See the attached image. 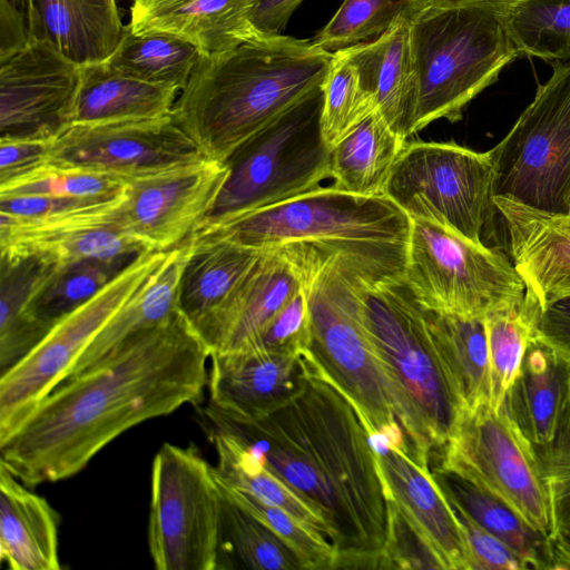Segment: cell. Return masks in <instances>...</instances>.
<instances>
[{"instance_id":"cell-1","label":"cell","mask_w":570,"mask_h":570,"mask_svg":"<svg viewBox=\"0 0 570 570\" xmlns=\"http://www.w3.org/2000/svg\"><path fill=\"white\" fill-rule=\"evenodd\" d=\"M209 351L178 311L53 389L0 436V464L29 488L76 475L129 429L196 404Z\"/></svg>"},{"instance_id":"cell-2","label":"cell","mask_w":570,"mask_h":570,"mask_svg":"<svg viewBox=\"0 0 570 570\" xmlns=\"http://www.w3.org/2000/svg\"><path fill=\"white\" fill-rule=\"evenodd\" d=\"M333 57L312 40L283 35L202 53L171 115L206 158L225 163L250 136L321 87Z\"/></svg>"},{"instance_id":"cell-3","label":"cell","mask_w":570,"mask_h":570,"mask_svg":"<svg viewBox=\"0 0 570 570\" xmlns=\"http://www.w3.org/2000/svg\"><path fill=\"white\" fill-rule=\"evenodd\" d=\"M274 248L294 265L307 298L306 358L315 366L314 375L335 385L352 402L372 436L411 454L396 417L390 379L362 309L365 283L377 281L338 253L303 244Z\"/></svg>"},{"instance_id":"cell-4","label":"cell","mask_w":570,"mask_h":570,"mask_svg":"<svg viewBox=\"0 0 570 570\" xmlns=\"http://www.w3.org/2000/svg\"><path fill=\"white\" fill-rule=\"evenodd\" d=\"M335 505V569H390L389 500L364 420L332 383L313 375L279 410Z\"/></svg>"},{"instance_id":"cell-5","label":"cell","mask_w":570,"mask_h":570,"mask_svg":"<svg viewBox=\"0 0 570 570\" xmlns=\"http://www.w3.org/2000/svg\"><path fill=\"white\" fill-rule=\"evenodd\" d=\"M411 217L385 195L320 186L204 234L265 249L303 244L338 253L377 281L402 277ZM194 236V235H191Z\"/></svg>"},{"instance_id":"cell-6","label":"cell","mask_w":570,"mask_h":570,"mask_svg":"<svg viewBox=\"0 0 570 570\" xmlns=\"http://www.w3.org/2000/svg\"><path fill=\"white\" fill-rule=\"evenodd\" d=\"M505 0H428L411 19L416 86L414 134L464 108L520 57L504 20Z\"/></svg>"},{"instance_id":"cell-7","label":"cell","mask_w":570,"mask_h":570,"mask_svg":"<svg viewBox=\"0 0 570 570\" xmlns=\"http://www.w3.org/2000/svg\"><path fill=\"white\" fill-rule=\"evenodd\" d=\"M362 309L411 456L429 469L431 452L444 446L462 409L434 347L424 307L402 276L365 283Z\"/></svg>"},{"instance_id":"cell-8","label":"cell","mask_w":570,"mask_h":570,"mask_svg":"<svg viewBox=\"0 0 570 570\" xmlns=\"http://www.w3.org/2000/svg\"><path fill=\"white\" fill-rule=\"evenodd\" d=\"M318 87L250 136L226 159L227 177L193 235L311 191L331 178Z\"/></svg>"},{"instance_id":"cell-9","label":"cell","mask_w":570,"mask_h":570,"mask_svg":"<svg viewBox=\"0 0 570 570\" xmlns=\"http://www.w3.org/2000/svg\"><path fill=\"white\" fill-rule=\"evenodd\" d=\"M403 278L424 308L471 318L514 305L525 292L501 253L422 217H411Z\"/></svg>"},{"instance_id":"cell-10","label":"cell","mask_w":570,"mask_h":570,"mask_svg":"<svg viewBox=\"0 0 570 570\" xmlns=\"http://www.w3.org/2000/svg\"><path fill=\"white\" fill-rule=\"evenodd\" d=\"M224 495L194 446L164 443L153 460L148 548L158 570L222 569Z\"/></svg>"},{"instance_id":"cell-11","label":"cell","mask_w":570,"mask_h":570,"mask_svg":"<svg viewBox=\"0 0 570 570\" xmlns=\"http://www.w3.org/2000/svg\"><path fill=\"white\" fill-rule=\"evenodd\" d=\"M552 73L503 139L489 150L493 196L570 214V60L551 61Z\"/></svg>"},{"instance_id":"cell-12","label":"cell","mask_w":570,"mask_h":570,"mask_svg":"<svg viewBox=\"0 0 570 570\" xmlns=\"http://www.w3.org/2000/svg\"><path fill=\"white\" fill-rule=\"evenodd\" d=\"M438 470L456 474L503 501L530 527L549 537L550 503L534 445L489 402L461 410Z\"/></svg>"},{"instance_id":"cell-13","label":"cell","mask_w":570,"mask_h":570,"mask_svg":"<svg viewBox=\"0 0 570 570\" xmlns=\"http://www.w3.org/2000/svg\"><path fill=\"white\" fill-rule=\"evenodd\" d=\"M493 179L489 150L479 153L454 141H412L399 155L384 195L410 217L435 219L482 242L495 209Z\"/></svg>"},{"instance_id":"cell-14","label":"cell","mask_w":570,"mask_h":570,"mask_svg":"<svg viewBox=\"0 0 570 570\" xmlns=\"http://www.w3.org/2000/svg\"><path fill=\"white\" fill-rule=\"evenodd\" d=\"M169 252L141 253L95 296L58 321L27 356L0 375V436L66 380L89 343L163 265Z\"/></svg>"},{"instance_id":"cell-15","label":"cell","mask_w":570,"mask_h":570,"mask_svg":"<svg viewBox=\"0 0 570 570\" xmlns=\"http://www.w3.org/2000/svg\"><path fill=\"white\" fill-rule=\"evenodd\" d=\"M206 158L173 115L73 124L52 140L47 160L129 179Z\"/></svg>"},{"instance_id":"cell-16","label":"cell","mask_w":570,"mask_h":570,"mask_svg":"<svg viewBox=\"0 0 570 570\" xmlns=\"http://www.w3.org/2000/svg\"><path fill=\"white\" fill-rule=\"evenodd\" d=\"M225 163L204 158L126 181L119 229L148 252H169L194 234L226 177Z\"/></svg>"},{"instance_id":"cell-17","label":"cell","mask_w":570,"mask_h":570,"mask_svg":"<svg viewBox=\"0 0 570 570\" xmlns=\"http://www.w3.org/2000/svg\"><path fill=\"white\" fill-rule=\"evenodd\" d=\"M80 66L37 38L0 61V140L52 141L68 129Z\"/></svg>"},{"instance_id":"cell-18","label":"cell","mask_w":570,"mask_h":570,"mask_svg":"<svg viewBox=\"0 0 570 570\" xmlns=\"http://www.w3.org/2000/svg\"><path fill=\"white\" fill-rule=\"evenodd\" d=\"M125 188L87 207L49 218L33 219L1 212V257L38 256L61 265L148 252L118 227L117 213Z\"/></svg>"},{"instance_id":"cell-19","label":"cell","mask_w":570,"mask_h":570,"mask_svg":"<svg viewBox=\"0 0 570 570\" xmlns=\"http://www.w3.org/2000/svg\"><path fill=\"white\" fill-rule=\"evenodd\" d=\"M306 357L261 348L209 356V404L227 416L258 421L296 400L313 376Z\"/></svg>"},{"instance_id":"cell-20","label":"cell","mask_w":570,"mask_h":570,"mask_svg":"<svg viewBox=\"0 0 570 570\" xmlns=\"http://www.w3.org/2000/svg\"><path fill=\"white\" fill-rule=\"evenodd\" d=\"M299 287L297 272L289 259L277 248H265L225 301L195 330L209 354L244 350Z\"/></svg>"},{"instance_id":"cell-21","label":"cell","mask_w":570,"mask_h":570,"mask_svg":"<svg viewBox=\"0 0 570 570\" xmlns=\"http://www.w3.org/2000/svg\"><path fill=\"white\" fill-rule=\"evenodd\" d=\"M372 441V440H371ZM387 500L433 551L445 570H471L461 523L430 469L407 453L372 441Z\"/></svg>"},{"instance_id":"cell-22","label":"cell","mask_w":570,"mask_h":570,"mask_svg":"<svg viewBox=\"0 0 570 570\" xmlns=\"http://www.w3.org/2000/svg\"><path fill=\"white\" fill-rule=\"evenodd\" d=\"M509 235L512 264L543 312L570 297V214H558L494 196Z\"/></svg>"},{"instance_id":"cell-23","label":"cell","mask_w":570,"mask_h":570,"mask_svg":"<svg viewBox=\"0 0 570 570\" xmlns=\"http://www.w3.org/2000/svg\"><path fill=\"white\" fill-rule=\"evenodd\" d=\"M253 0H134L126 26L135 33L164 32L202 53L233 49L262 36L249 20Z\"/></svg>"},{"instance_id":"cell-24","label":"cell","mask_w":570,"mask_h":570,"mask_svg":"<svg viewBox=\"0 0 570 570\" xmlns=\"http://www.w3.org/2000/svg\"><path fill=\"white\" fill-rule=\"evenodd\" d=\"M569 393L570 355L537 333L503 402L510 419L535 449L554 438Z\"/></svg>"},{"instance_id":"cell-25","label":"cell","mask_w":570,"mask_h":570,"mask_svg":"<svg viewBox=\"0 0 570 570\" xmlns=\"http://www.w3.org/2000/svg\"><path fill=\"white\" fill-rule=\"evenodd\" d=\"M24 13L30 38L79 65L107 59L124 31L116 0H26Z\"/></svg>"},{"instance_id":"cell-26","label":"cell","mask_w":570,"mask_h":570,"mask_svg":"<svg viewBox=\"0 0 570 570\" xmlns=\"http://www.w3.org/2000/svg\"><path fill=\"white\" fill-rule=\"evenodd\" d=\"M410 22L402 19L375 40L341 49L357 68L379 112L404 140L414 134L416 111Z\"/></svg>"},{"instance_id":"cell-27","label":"cell","mask_w":570,"mask_h":570,"mask_svg":"<svg viewBox=\"0 0 570 570\" xmlns=\"http://www.w3.org/2000/svg\"><path fill=\"white\" fill-rule=\"evenodd\" d=\"M57 511L0 464V554L11 570H59Z\"/></svg>"},{"instance_id":"cell-28","label":"cell","mask_w":570,"mask_h":570,"mask_svg":"<svg viewBox=\"0 0 570 570\" xmlns=\"http://www.w3.org/2000/svg\"><path fill=\"white\" fill-rule=\"evenodd\" d=\"M179 94L177 87L139 79L106 59L81 65L73 124L170 115Z\"/></svg>"},{"instance_id":"cell-29","label":"cell","mask_w":570,"mask_h":570,"mask_svg":"<svg viewBox=\"0 0 570 570\" xmlns=\"http://www.w3.org/2000/svg\"><path fill=\"white\" fill-rule=\"evenodd\" d=\"M189 240L177 306L195 327L225 301L263 249L218 234L194 235Z\"/></svg>"},{"instance_id":"cell-30","label":"cell","mask_w":570,"mask_h":570,"mask_svg":"<svg viewBox=\"0 0 570 570\" xmlns=\"http://www.w3.org/2000/svg\"><path fill=\"white\" fill-rule=\"evenodd\" d=\"M189 252V239L169 252L163 265L89 343L66 380L94 366L129 336L165 322L179 311L178 285Z\"/></svg>"},{"instance_id":"cell-31","label":"cell","mask_w":570,"mask_h":570,"mask_svg":"<svg viewBox=\"0 0 570 570\" xmlns=\"http://www.w3.org/2000/svg\"><path fill=\"white\" fill-rule=\"evenodd\" d=\"M434 347L461 409L490 399L489 350L484 318L424 308Z\"/></svg>"},{"instance_id":"cell-32","label":"cell","mask_w":570,"mask_h":570,"mask_svg":"<svg viewBox=\"0 0 570 570\" xmlns=\"http://www.w3.org/2000/svg\"><path fill=\"white\" fill-rule=\"evenodd\" d=\"M405 144L379 110L373 111L331 148L332 185L355 195H384Z\"/></svg>"},{"instance_id":"cell-33","label":"cell","mask_w":570,"mask_h":570,"mask_svg":"<svg viewBox=\"0 0 570 570\" xmlns=\"http://www.w3.org/2000/svg\"><path fill=\"white\" fill-rule=\"evenodd\" d=\"M53 267L38 256L1 257L0 375L27 356L52 328L31 317L27 307Z\"/></svg>"},{"instance_id":"cell-34","label":"cell","mask_w":570,"mask_h":570,"mask_svg":"<svg viewBox=\"0 0 570 570\" xmlns=\"http://www.w3.org/2000/svg\"><path fill=\"white\" fill-rule=\"evenodd\" d=\"M208 428L217 452L215 471L225 484L283 509L328 539L323 515L272 473L242 438L220 428Z\"/></svg>"},{"instance_id":"cell-35","label":"cell","mask_w":570,"mask_h":570,"mask_svg":"<svg viewBox=\"0 0 570 570\" xmlns=\"http://www.w3.org/2000/svg\"><path fill=\"white\" fill-rule=\"evenodd\" d=\"M433 475L446 499L507 544L527 569H551L549 537L530 527L503 501L470 481L438 469Z\"/></svg>"},{"instance_id":"cell-36","label":"cell","mask_w":570,"mask_h":570,"mask_svg":"<svg viewBox=\"0 0 570 570\" xmlns=\"http://www.w3.org/2000/svg\"><path fill=\"white\" fill-rule=\"evenodd\" d=\"M543 308L537 296L525 288L522 299L484 318L488 350L490 399L498 411L514 383L529 342L539 330Z\"/></svg>"},{"instance_id":"cell-37","label":"cell","mask_w":570,"mask_h":570,"mask_svg":"<svg viewBox=\"0 0 570 570\" xmlns=\"http://www.w3.org/2000/svg\"><path fill=\"white\" fill-rule=\"evenodd\" d=\"M139 255L87 258L55 265L32 294L28 313L53 327L63 316L95 296Z\"/></svg>"},{"instance_id":"cell-38","label":"cell","mask_w":570,"mask_h":570,"mask_svg":"<svg viewBox=\"0 0 570 570\" xmlns=\"http://www.w3.org/2000/svg\"><path fill=\"white\" fill-rule=\"evenodd\" d=\"M202 51L193 43L164 32L135 33L124 27L114 52L106 59L116 69L139 79L186 87Z\"/></svg>"},{"instance_id":"cell-39","label":"cell","mask_w":570,"mask_h":570,"mask_svg":"<svg viewBox=\"0 0 570 570\" xmlns=\"http://www.w3.org/2000/svg\"><path fill=\"white\" fill-rule=\"evenodd\" d=\"M504 20L520 56L570 60V0H505Z\"/></svg>"},{"instance_id":"cell-40","label":"cell","mask_w":570,"mask_h":570,"mask_svg":"<svg viewBox=\"0 0 570 570\" xmlns=\"http://www.w3.org/2000/svg\"><path fill=\"white\" fill-rule=\"evenodd\" d=\"M223 495L222 569L233 557L255 570H303L297 557L268 527Z\"/></svg>"},{"instance_id":"cell-41","label":"cell","mask_w":570,"mask_h":570,"mask_svg":"<svg viewBox=\"0 0 570 570\" xmlns=\"http://www.w3.org/2000/svg\"><path fill=\"white\" fill-rule=\"evenodd\" d=\"M428 0H343L327 24L312 39L335 52L377 39L397 21L412 19Z\"/></svg>"},{"instance_id":"cell-42","label":"cell","mask_w":570,"mask_h":570,"mask_svg":"<svg viewBox=\"0 0 570 570\" xmlns=\"http://www.w3.org/2000/svg\"><path fill=\"white\" fill-rule=\"evenodd\" d=\"M321 88V130L332 148L377 107L373 95L362 83L357 68L343 50L334 52Z\"/></svg>"},{"instance_id":"cell-43","label":"cell","mask_w":570,"mask_h":570,"mask_svg":"<svg viewBox=\"0 0 570 570\" xmlns=\"http://www.w3.org/2000/svg\"><path fill=\"white\" fill-rule=\"evenodd\" d=\"M218 480L223 493L268 527L297 557L303 570L335 569L336 550L325 535L283 509L267 504L244 491L232 488L219 478Z\"/></svg>"},{"instance_id":"cell-44","label":"cell","mask_w":570,"mask_h":570,"mask_svg":"<svg viewBox=\"0 0 570 570\" xmlns=\"http://www.w3.org/2000/svg\"><path fill=\"white\" fill-rule=\"evenodd\" d=\"M125 186V179L110 174L59 167L45 161L0 181V197L46 195L87 198L115 195Z\"/></svg>"},{"instance_id":"cell-45","label":"cell","mask_w":570,"mask_h":570,"mask_svg":"<svg viewBox=\"0 0 570 570\" xmlns=\"http://www.w3.org/2000/svg\"><path fill=\"white\" fill-rule=\"evenodd\" d=\"M535 451L549 497L550 538L570 519V393L554 438L548 445Z\"/></svg>"},{"instance_id":"cell-46","label":"cell","mask_w":570,"mask_h":570,"mask_svg":"<svg viewBox=\"0 0 570 570\" xmlns=\"http://www.w3.org/2000/svg\"><path fill=\"white\" fill-rule=\"evenodd\" d=\"M309 344V309L302 288L275 315L261 335L244 348L289 352L306 357Z\"/></svg>"},{"instance_id":"cell-47","label":"cell","mask_w":570,"mask_h":570,"mask_svg":"<svg viewBox=\"0 0 570 570\" xmlns=\"http://www.w3.org/2000/svg\"><path fill=\"white\" fill-rule=\"evenodd\" d=\"M385 557L390 569H442L430 547L390 500Z\"/></svg>"},{"instance_id":"cell-48","label":"cell","mask_w":570,"mask_h":570,"mask_svg":"<svg viewBox=\"0 0 570 570\" xmlns=\"http://www.w3.org/2000/svg\"><path fill=\"white\" fill-rule=\"evenodd\" d=\"M451 505L466 539L471 570L527 569L521 559L507 544L481 527L460 507L453 503Z\"/></svg>"},{"instance_id":"cell-49","label":"cell","mask_w":570,"mask_h":570,"mask_svg":"<svg viewBox=\"0 0 570 570\" xmlns=\"http://www.w3.org/2000/svg\"><path fill=\"white\" fill-rule=\"evenodd\" d=\"M110 196L114 195L87 198L46 195L0 197V209L27 218L42 219L87 207Z\"/></svg>"},{"instance_id":"cell-50","label":"cell","mask_w":570,"mask_h":570,"mask_svg":"<svg viewBox=\"0 0 570 570\" xmlns=\"http://www.w3.org/2000/svg\"><path fill=\"white\" fill-rule=\"evenodd\" d=\"M51 142L37 139L0 140V181L45 163Z\"/></svg>"},{"instance_id":"cell-51","label":"cell","mask_w":570,"mask_h":570,"mask_svg":"<svg viewBox=\"0 0 570 570\" xmlns=\"http://www.w3.org/2000/svg\"><path fill=\"white\" fill-rule=\"evenodd\" d=\"M303 0H253L249 20L265 36L281 35Z\"/></svg>"},{"instance_id":"cell-52","label":"cell","mask_w":570,"mask_h":570,"mask_svg":"<svg viewBox=\"0 0 570 570\" xmlns=\"http://www.w3.org/2000/svg\"><path fill=\"white\" fill-rule=\"evenodd\" d=\"M30 40L26 13L8 0H0V61H3Z\"/></svg>"},{"instance_id":"cell-53","label":"cell","mask_w":570,"mask_h":570,"mask_svg":"<svg viewBox=\"0 0 570 570\" xmlns=\"http://www.w3.org/2000/svg\"><path fill=\"white\" fill-rule=\"evenodd\" d=\"M539 335L570 355V297L557 302L543 312Z\"/></svg>"},{"instance_id":"cell-54","label":"cell","mask_w":570,"mask_h":570,"mask_svg":"<svg viewBox=\"0 0 570 570\" xmlns=\"http://www.w3.org/2000/svg\"><path fill=\"white\" fill-rule=\"evenodd\" d=\"M549 540L551 569H570V519L564 521Z\"/></svg>"},{"instance_id":"cell-55","label":"cell","mask_w":570,"mask_h":570,"mask_svg":"<svg viewBox=\"0 0 570 570\" xmlns=\"http://www.w3.org/2000/svg\"><path fill=\"white\" fill-rule=\"evenodd\" d=\"M12 6L24 11L26 0H8Z\"/></svg>"},{"instance_id":"cell-56","label":"cell","mask_w":570,"mask_h":570,"mask_svg":"<svg viewBox=\"0 0 570 570\" xmlns=\"http://www.w3.org/2000/svg\"><path fill=\"white\" fill-rule=\"evenodd\" d=\"M434 1H454V0H434Z\"/></svg>"},{"instance_id":"cell-57","label":"cell","mask_w":570,"mask_h":570,"mask_svg":"<svg viewBox=\"0 0 570 570\" xmlns=\"http://www.w3.org/2000/svg\"><path fill=\"white\" fill-rule=\"evenodd\" d=\"M134 1V0H132Z\"/></svg>"}]
</instances>
